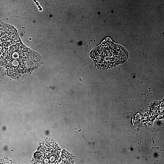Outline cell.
Here are the masks:
<instances>
[{
  "instance_id": "obj_1",
  "label": "cell",
  "mask_w": 164,
  "mask_h": 164,
  "mask_svg": "<svg viewBox=\"0 0 164 164\" xmlns=\"http://www.w3.org/2000/svg\"><path fill=\"white\" fill-rule=\"evenodd\" d=\"M128 55L125 48L109 39L104 41L91 54L97 66L102 69H107L124 63Z\"/></svg>"
}]
</instances>
